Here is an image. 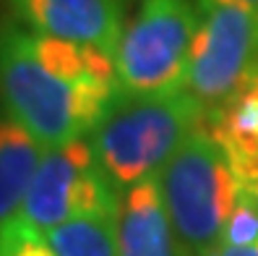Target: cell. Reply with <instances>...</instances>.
<instances>
[{
	"instance_id": "1",
	"label": "cell",
	"mask_w": 258,
	"mask_h": 256,
	"mask_svg": "<svg viewBox=\"0 0 258 256\" xmlns=\"http://www.w3.org/2000/svg\"><path fill=\"white\" fill-rule=\"evenodd\" d=\"M115 94V81L55 76L32 53L24 29L0 19V108L44 149L89 139Z\"/></svg>"
},
{
	"instance_id": "2",
	"label": "cell",
	"mask_w": 258,
	"mask_h": 256,
	"mask_svg": "<svg viewBox=\"0 0 258 256\" xmlns=\"http://www.w3.org/2000/svg\"><path fill=\"white\" fill-rule=\"evenodd\" d=\"M204 128V110L185 89L157 94L117 92L89 133L94 157L110 183L125 191L159 175L177 149Z\"/></svg>"
},
{
	"instance_id": "3",
	"label": "cell",
	"mask_w": 258,
	"mask_h": 256,
	"mask_svg": "<svg viewBox=\"0 0 258 256\" xmlns=\"http://www.w3.org/2000/svg\"><path fill=\"white\" fill-rule=\"evenodd\" d=\"M167 220L183 256H214L240 183L222 149L201 128L157 175Z\"/></svg>"
},
{
	"instance_id": "4",
	"label": "cell",
	"mask_w": 258,
	"mask_h": 256,
	"mask_svg": "<svg viewBox=\"0 0 258 256\" xmlns=\"http://www.w3.org/2000/svg\"><path fill=\"white\" fill-rule=\"evenodd\" d=\"M196 29V0H139L115 53L117 92L157 94L183 89Z\"/></svg>"
},
{
	"instance_id": "5",
	"label": "cell",
	"mask_w": 258,
	"mask_h": 256,
	"mask_svg": "<svg viewBox=\"0 0 258 256\" xmlns=\"http://www.w3.org/2000/svg\"><path fill=\"white\" fill-rule=\"evenodd\" d=\"M196 6L199 29L183 89L206 115L230 99L258 68V13L222 0H196Z\"/></svg>"
},
{
	"instance_id": "6",
	"label": "cell",
	"mask_w": 258,
	"mask_h": 256,
	"mask_svg": "<svg viewBox=\"0 0 258 256\" xmlns=\"http://www.w3.org/2000/svg\"><path fill=\"white\" fill-rule=\"evenodd\" d=\"M117 196L120 193L99 168L89 139H76L44 149L19 215L47 235L71 220L112 215Z\"/></svg>"
},
{
	"instance_id": "7",
	"label": "cell",
	"mask_w": 258,
	"mask_h": 256,
	"mask_svg": "<svg viewBox=\"0 0 258 256\" xmlns=\"http://www.w3.org/2000/svg\"><path fill=\"white\" fill-rule=\"evenodd\" d=\"M3 16L42 37L92 44L115 58L125 29L117 0H0Z\"/></svg>"
},
{
	"instance_id": "8",
	"label": "cell",
	"mask_w": 258,
	"mask_h": 256,
	"mask_svg": "<svg viewBox=\"0 0 258 256\" xmlns=\"http://www.w3.org/2000/svg\"><path fill=\"white\" fill-rule=\"evenodd\" d=\"M204 131L222 149L240 188L258 193V68L230 99L204 115Z\"/></svg>"
},
{
	"instance_id": "9",
	"label": "cell",
	"mask_w": 258,
	"mask_h": 256,
	"mask_svg": "<svg viewBox=\"0 0 258 256\" xmlns=\"http://www.w3.org/2000/svg\"><path fill=\"white\" fill-rule=\"evenodd\" d=\"M115 233L120 256H183L164 212L157 175L120 191Z\"/></svg>"
},
{
	"instance_id": "10",
	"label": "cell",
	"mask_w": 258,
	"mask_h": 256,
	"mask_svg": "<svg viewBox=\"0 0 258 256\" xmlns=\"http://www.w3.org/2000/svg\"><path fill=\"white\" fill-rule=\"evenodd\" d=\"M44 146L0 108V222L21 209Z\"/></svg>"
},
{
	"instance_id": "11",
	"label": "cell",
	"mask_w": 258,
	"mask_h": 256,
	"mask_svg": "<svg viewBox=\"0 0 258 256\" xmlns=\"http://www.w3.org/2000/svg\"><path fill=\"white\" fill-rule=\"evenodd\" d=\"M47 238L57 256H120L115 212L71 220L50 230Z\"/></svg>"
},
{
	"instance_id": "12",
	"label": "cell",
	"mask_w": 258,
	"mask_h": 256,
	"mask_svg": "<svg viewBox=\"0 0 258 256\" xmlns=\"http://www.w3.org/2000/svg\"><path fill=\"white\" fill-rule=\"evenodd\" d=\"M0 256H57L50 238L19 212L0 222Z\"/></svg>"
},
{
	"instance_id": "13",
	"label": "cell",
	"mask_w": 258,
	"mask_h": 256,
	"mask_svg": "<svg viewBox=\"0 0 258 256\" xmlns=\"http://www.w3.org/2000/svg\"><path fill=\"white\" fill-rule=\"evenodd\" d=\"M258 243V193L240 188L232 215L224 225L222 248H242Z\"/></svg>"
},
{
	"instance_id": "14",
	"label": "cell",
	"mask_w": 258,
	"mask_h": 256,
	"mask_svg": "<svg viewBox=\"0 0 258 256\" xmlns=\"http://www.w3.org/2000/svg\"><path fill=\"white\" fill-rule=\"evenodd\" d=\"M214 256H258V243L242 246V248H219Z\"/></svg>"
},
{
	"instance_id": "15",
	"label": "cell",
	"mask_w": 258,
	"mask_h": 256,
	"mask_svg": "<svg viewBox=\"0 0 258 256\" xmlns=\"http://www.w3.org/2000/svg\"><path fill=\"white\" fill-rule=\"evenodd\" d=\"M222 3H235V6H242V8L258 13V0H222Z\"/></svg>"
},
{
	"instance_id": "16",
	"label": "cell",
	"mask_w": 258,
	"mask_h": 256,
	"mask_svg": "<svg viewBox=\"0 0 258 256\" xmlns=\"http://www.w3.org/2000/svg\"><path fill=\"white\" fill-rule=\"evenodd\" d=\"M117 3H120V6H125V8H128L131 3H136V0H117Z\"/></svg>"
}]
</instances>
